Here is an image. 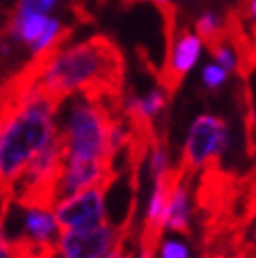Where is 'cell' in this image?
<instances>
[{"label": "cell", "mask_w": 256, "mask_h": 258, "mask_svg": "<svg viewBox=\"0 0 256 258\" xmlns=\"http://www.w3.org/2000/svg\"><path fill=\"white\" fill-rule=\"evenodd\" d=\"M149 168H151L153 178H158L164 172L170 170V166H168V153H166V149L158 143L156 139H153V143H151V162H149Z\"/></svg>", "instance_id": "cell-11"}, {"label": "cell", "mask_w": 256, "mask_h": 258, "mask_svg": "<svg viewBox=\"0 0 256 258\" xmlns=\"http://www.w3.org/2000/svg\"><path fill=\"white\" fill-rule=\"evenodd\" d=\"M153 254H156V248H153V246H143V243H141L139 258H153Z\"/></svg>", "instance_id": "cell-18"}, {"label": "cell", "mask_w": 256, "mask_h": 258, "mask_svg": "<svg viewBox=\"0 0 256 258\" xmlns=\"http://www.w3.org/2000/svg\"><path fill=\"white\" fill-rule=\"evenodd\" d=\"M111 183H99L57 204L55 216L63 231L93 229L105 225V193Z\"/></svg>", "instance_id": "cell-6"}, {"label": "cell", "mask_w": 256, "mask_h": 258, "mask_svg": "<svg viewBox=\"0 0 256 258\" xmlns=\"http://www.w3.org/2000/svg\"><path fill=\"white\" fill-rule=\"evenodd\" d=\"M0 258H15V254H13V248H11V241L7 237V231H5L3 212H0Z\"/></svg>", "instance_id": "cell-16"}, {"label": "cell", "mask_w": 256, "mask_h": 258, "mask_svg": "<svg viewBox=\"0 0 256 258\" xmlns=\"http://www.w3.org/2000/svg\"><path fill=\"white\" fill-rule=\"evenodd\" d=\"M202 80L206 84V88H219L225 80H227V72L219 66V63H212V66H206L202 72Z\"/></svg>", "instance_id": "cell-13"}, {"label": "cell", "mask_w": 256, "mask_h": 258, "mask_svg": "<svg viewBox=\"0 0 256 258\" xmlns=\"http://www.w3.org/2000/svg\"><path fill=\"white\" fill-rule=\"evenodd\" d=\"M124 3H137V0H124ZM147 3H153L162 11L166 23H168V44H170L174 38V7H172V3L170 0H147Z\"/></svg>", "instance_id": "cell-14"}, {"label": "cell", "mask_w": 256, "mask_h": 258, "mask_svg": "<svg viewBox=\"0 0 256 258\" xmlns=\"http://www.w3.org/2000/svg\"><path fill=\"white\" fill-rule=\"evenodd\" d=\"M162 258H189V250L181 241H164Z\"/></svg>", "instance_id": "cell-15"}, {"label": "cell", "mask_w": 256, "mask_h": 258, "mask_svg": "<svg viewBox=\"0 0 256 258\" xmlns=\"http://www.w3.org/2000/svg\"><path fill=\"white\" fill-rule=\"evenodd\" d=\"M36 88L59 103L68 97L82 95L120 107L124 57L111 38L91 36L80 44L59 48L50 55Z\"/></svg>", "instance_id": "cell-1"}, {"label": "cell", "mask_w": 256, "mask_h": 258, "mask_svg": "<svg viewBox=\"0 0 256 258\" xmlns=\"http://www.w3.org/2000/svg\"><path fill=\"white\" fill-rule=\"evenodd\" d=\"M128 237H131V233H126V235L116 243V248H113L105 258H131V252L126 250V241H128Z\"/></svg>", "instance_id": "cell-17"}, {"label": "cell", "mask_w": 256, "mask_h": 258, "mask_svg": "<svg viewBox=\"0 0 256 258\" xmlns=\"http://www.w3.org/2000/svg\"><path fill=\"white\" fill-rule=\"evenodd\" d=\"M196 34L202 38V42L206 46H212L227 34V23H223V19L214 13H204L196 23Z\"/></svg>", "instance_id": "cell-10"}, {"label": "cell", "mask_w": 256, "mask_h": 258, "mask_svg": "<svg viewBox=\"0 0 256 258\" xmlns=\"http://www.w3.org/2000/svg\"><path fill=\"white\" fill-rule=\"evenodd\" d=\"M59 105L36 88L32 99L0 122V206L13 202V185L21 172L57 137Z\"/></svg>", "instance_id": "cell-2"}, {"label": "cell", "mask_w": 256, "mask_h": 258, "mask_svg": "<svg viewBox=\"0 0 256 258\" xmlns=\"http://www.w3.org/2000/svg\"><path fill=\"white\" fill-rule=\"evenodd\" d=\"M126 233L131 231L109 223L93 229L63 231L59 254L61 258H105Z\"/></svg>", "instance_id": "cell-7"}, {"label": "cell", "mask_w": 256, "mask_h": 258, "mask_svg": "<svg viewBox=\"0 0 256 258\" xmlns=\"http://www.w3.org/2000/svg\"><path fill=\"white\" fill-rule=\"evenodd\" d=\"M200 53H202V38L198 34L181 30L176 34V38H172V42L168 44L166 66L160 74V84L168 93V97L174 95V90L183 82L189 70L198 63Z\"/></svg>", "instance_id": "cell-8"}, {"label": "cell", "mask_w": 256, "mask_h": 258, "mask_svg": "<svg viewBox=\"0 0 256 258\" xmlns=\"http://www.w3.org/2000/svg\"><path fill=\"white\" fill-rule=\"evenodd\" d=\"M57 0H19L15 9V15L25 17V15H44L55 7Z\"/></svg>", "instance_id": "cell-12"}, {"label": "cell", "mask_w": 256, "mask_h": 258, "mask_svg": "<svg viewBox=\"0 0 256 258\" xmlns=\"http://www.w3.org/2000/svg\"><path fill=\"white\" fill-rule=\"evenodd\" d=\"M63 168H66V149L61 135L57 133V137L28 164V168L13 185V202L23 208L50 210L59 204L57 191Z\"/></svg>", "instance_id": "cell-4"}, {"label": "cell", "mask_w": 256, "mask_h": 258, "mask_svg": "<svg viewBox=\"0 0 256 258\" xmlns=\"http://www.w3.org/2000/svg\"><path fill=\"white\" fill-rule=\"evenodd\" d=\"M181 170V168H178ZM166 227L176 233L189 235L191 233V206H189V174L181 170L178 180L172 189L170 206H168V221Z\"/></svg>", "instance_id": "cell-9"}, {"label": "cell", "mask_w": 256, "mask_h": 258, "mask_svg": "<svg viewBox=\"0 0 256 258\" xmlns=\"http://www.w3.org/2000/svg\"><path fill=\"white\" fill-rule=\"evenodd\" d=\"M118 105L74 95L59 135L63 139L66 160L107 162L113 164L116 151L111 147V131L120 118Z\"/></svg>", "instance_id": "cell-3"}, {"label": "cell", "mask_w": 256, "mask_h": 258, "mask_svg": "<svg viewBox=\"0 0 256 258\" xmlns=\"http://www.w3.org/2000/svg\"><path fill=\"white\" fill-rule=\"evenodd\" d=\"M227 139H229V128L223 118L210 113L200 115L189 128L178 168L187 174H194L196 170L208 166L225 151Z\"/></svg>", "instance_id": "cell-5"}]
</instances>
